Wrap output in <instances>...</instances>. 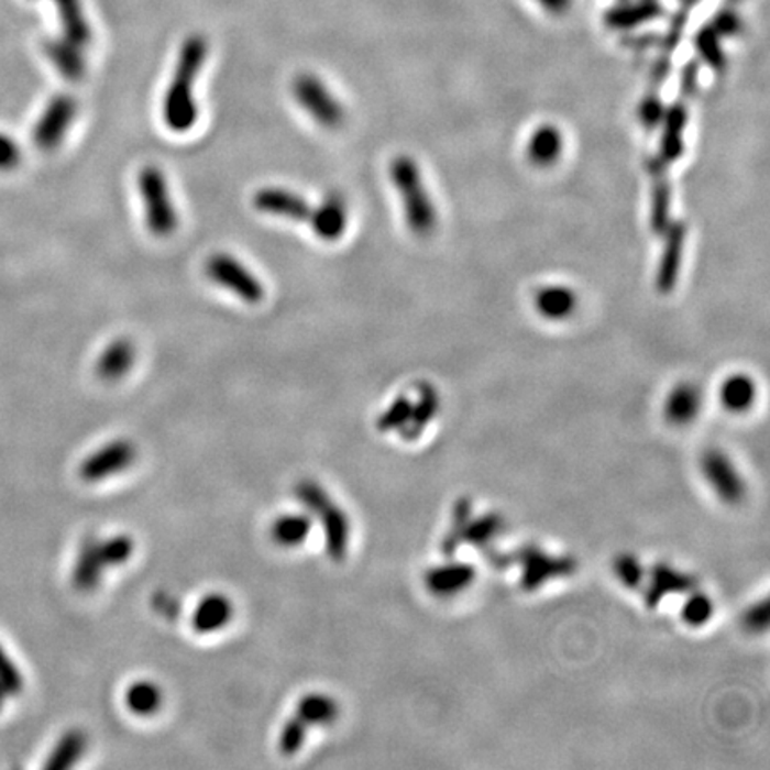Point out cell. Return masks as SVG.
Wrapping results in <instances>:
<instances>
[{
    "label": "cell",
    "instance_id": "6da1fadb",
    "mask_svg": "<svg viewBox=\"0 0 770 770\" xmlns=\"http://www.w3.org/2000/svg\"><path fill=\"white\" fill-rule=\"evenodd\" d=\"M207 52L209 45L200 34H193L188 40H184L179 59L175 65L174 79L169 82L163 102V118L169 131L183 134L191 131L193 125L197 123L198 108L193 90L195 80L200 76L206 63Z\"/></svg>",
    "mask_w": 770,
    "mask_h": 770
},
{
    "label": "cell",
    "instance_id": "7a4b0ae2",
    "mask_svg": "<svg viewBox=\"0 0 770 770\" xmlns=\"http://www.w3.org/2000/svg\"><path fill=\"white\" fill-rule=\"evenodd\" d=\"M391 180L404 204L405 221L416 235L432 234L437 227V209L425 188L424 175L410 155H398L391 163Z\"/></svg>",
    "mask_w": 770,
    "mask_h": 770
},
{
    "label": "cell",
    "instance_id": "3957f363",
    "mask_svg": "<svg viewBox=\"0 0 770 770\" xmlns=\"http://www.w3.org/2000/svg\"><path fill=\"white\" fill-rule=\"evenodd\" d=\"M485 557L496 569H507L510 565L521 568L519 585L525 592H536L544 587L546 583L559 578L571 576L576 573L578 562L573 557H554L540 550L539 546L527 544L513 551V553H498V551L485 550Z\"/></svg>",
    "mask_w": 770,
    "mask_h": 770
},
{
    "label": "cell",
    "instance_id": "277c9868",
    "mask_svg": "<svg viewBox=\"0 0 770 770\" xmlns=\"http://www.w3.org/2000/svg\"><path fill=\"white\" fill-rule=\"evenodd\" d=\"M296 499L323 528L324 550L334 562H343L350 548V519L330 494L315 480H301L295 488Z\"/></svg>",
    "mask_w": 770,
    "mask_h": 770
},
{
    "label": "cell",
    "instance_id": "5b68a950",
    "mask_svg": "<svg viewBox=\"0 0 770 770\" xmlns=\"http://www.w3.org/2000/svg\"><path fill=\"white\" fill-rule=\"evenodd\" d=\"M138 188L145 206L148 231L157 238H168L179 226L174 200L169 197L168 183L157 166H145L138 175Z\"/></svg>",
    "mask_w": 770,
    "mask_h": 770
},
{
    "label": "cell",
    "instance_id": "8992f818",
    "mask_svg": "<svg viewBox=\"0 0 770 770\" xmlns=\"http://www.w3.org/2000/svg\"><path fill=\"white\" fill-rule=\"evenodd\" d=\"M293 95L309 117L323 128L338 129L343 125L346 111L320 77L300 74L293 80Z\"/></svg>",
    "mask_w": 770,
    "mask_h": 770
},
{
    "label": "cell",
    "instance_id": "52a82bcc",
    "mask_svg": "<svg viewBox=\"0 0 770 770\" xmlns=\"http://www.w3.org/2000/svg\"><path fill=\"white\" fill-rule=\"evenodd\" d=\"M701 473L706 484L717 494V498L726 505L743 503L747 494L746 480L738 471L732 457L726 455L719 448H710L701 457Z\"/></svg>",
    "mask_w": 770,
    "mask_h": 770
},
{
    "label": "cell",
    "instance_id": "ba28073f",
    "mask_svg": "<svg viewBox=\"0 0 770 770\" xmlns=\"http://www.w3.org/2000/svg\"><path fill=\"white\" fill-rule=\"evenodd\" d=\"M206 275L212 283L240 296L246 304H258L264 298V286L234 255L215 254L206 263Z\"/></svg>",
    "mask_w": 770,
    "mask_h": 770
},
{
    "label": "cell",
    "instance_id": "9c48e42d",
    "mask_svg": "<svg viewBox=\"0 0 770 770\" xmlns=\"http://www.w3.org/2000/svg\"><path fill=\"white\" fill-rule=\"evenodd\" d=\"M77 102L70 95H56L34 125V143L40 151H54L62 145L72 122L76 120Z\"/></svg>",
    "mask_w": 770,
    "mask_h": 770
},
{
    "label": "cell",
    "instance_id": "30bf717a",
    "mask_svg": "<svg viewBox=\"0 0 770 770\" xmlns=\"http://www.w3.org/2000/svg\"><path fill=\"white\" fill-rule=\"evenodd\" d=\"M138 450L128 439H117L91 453L80 464V479L86 482H100L128 470L136 461Z\"/></svg>",
    "mask_w": 770,
    "mask_h": 770
},
{
    "label": "cell",
    "instance_id": "8fae6325",
    "mask_svg": "<svg viewBox=\"0 0 770 770\" xmlns=\"http://www.w3.org/2000/svg\"><path fill=\"white\" fill-rule=\"evenodd\" d=\"M694 588H697V580L692 574L669 564H657L649 571L648 585L640 592H644L646 606L657 608L666 597L689 594Z\"/></svg>",
    "mask_w": 770,
    "mask_h": 770
},
{
    "label": "cell",
    "instance_id": "7c38bea8",
    "mask_svg": "<svg viewBox=\"0 0 770 770\" xmlns=\"http://www.w3.org/2000/svg\"><path fill=\"white\" fill-rule=\"evenodd\" d=\"M475 565L465 562H447V564L433 565L424 574V583L427 591L436 597H455L475 583Z\"/></svg>",
    "mask_w": 770,
    "mask_h": 770
},
{
    "label": "cell",
    "instance_id": "4fadbf2b",
    "mask_svg": "<svg viewBox=\"0 0 770 770\" xmlns=\"http://www.w3.org/2000/svg\"><path fill=\"white\" fill-rule=\"evenodd\" d=\"M662 235H666V244H663L662 258L658 264L657 289L662 295H669L674 292L680 277L681 257L685 252L686 226L683 221H671Z\"/></svg>",
    "mask_w": 770,
    "mask_h": 770
},
{
    "label": "cell",
    "instance_id": "5bb4252c",
    "mask_svg": "<svg viewBox=\"0 0 770 770\" xmlns=\"http://www.w3.org/2000/svg\"><path fill=\"white\" fill-rule=\"evenodd\" d=\"M254 207L270 217L293 221H309L312 215L306 198L283 188H264L255 193Z\"/></svg>",
    "mask_w": 770,
    "mask_h": 770
},
{
    "label": "cell",
    "instance_id": "9a60e30c",
    "mask_svg": "<svg viewBox=\"0 0 770 770\" xmlns=\"http://www.w3.org/2000/svg\"><path fill=\"white\" fill-rule=\"evenodd\" d=\"M309 223L320 240L329 243L341 240L348 226L346 200L339 193H330L320 206L312 209Z\"/></svg>",
    "mask_w": 770,
    "mask_h": 770
},
{
    "label": "cell",
    "instance_id": "2e32d148",
    "mask_svg": "<svg viewBox=\"0 0 770 770\" xmlns=\"http://www.w3.org/2000/svg\"><path fill=\"white\" fill-rule=\"evenodd\" d=\"M649 177H651L649 221L654 234L662 235L671 223V183L666 172V163L660 157L649 161Z\"/></svg>",
    "mask_w": 770,
    "mask_h": 770
},
{
    "label": "cell",
    "instance_id": "e0dca14e",
    "mask_svg": "<svg viewBox=\"0 0 770 770\" xmlns=\"http://www.w3.org/2000/svg\"><path fill=\"white\" fill-rule=\"evenodd\" d=\"M703 407V393L691 382H683L669 391L663 402V418L672 427H686L700 416Z\"/></svg>",
    "mask_w": 770,
    "mask_h": 770
},
{
    "label": "cell",
    "instance_id": "ac0fdd59",
    "mask_svg": "<svg viewBox=\"0 0 770 770\" xmlns=\"http://www.w3.org/2000/svg\"><path fill=\"white\" fill-rule=\"evenodd\" d=\"M686 122H689V111H686L685 100H678L671 108L666 109L662 125V143H660V160L666 165L676 163L683 152H685Z\"/></svg>",
    "mask_w": 770,
    "mask_h": 770
},
{
    "label": "cell",
    "instance_id": "d6986e66",
    "mask_svg": "<svg viewBox=\"0 0 770 770\" xmlns=\"http://www.w3.org/2000/svg\"><path fill=\"white\" fill-rule=\"evenodd\" d=\"M234 614V606L226 594L212 592L200 600L197 608L193 612V629L200 635L212 634L223 626L229 625Z\"/></svg>",
    "mask_w": 770,
    "mask_h": 770
},
{
    "label": "cell",
    "instance_id": "ffe728a7",
    "mask_svg": "<svg viewBox=\"0 0 770 770\" xmlns=\"http://www.w3.org/2000/svg\"><path fill=\"white\" fill-rule=\"evenodd\" d=\"M534 307L540 318L548 321H565L574 315L578 307L576 293L571 287H540L534 296Z\"/></svg>",
    "mask_w": 770,
    "mask_h": 770
},
{
    "label": "cell",
    "instance_id": "44dd1931",
    "mask_svg": "<svg viewBox=\"0 0 770 770\" xmlns=\"http://www.w3.org/2000/svg\"><path fill=\"white\" fill-rule=\"evenodd\" d=\"M439 409H441V399H439L436 387L427 382H421L418 385V399L413 402L409 424L399 430V436L404 437L405 441L418 439L424 433L425 428L436 419Z\"/></svg>",
    "mask_w": 770,
    "mask_h": 770
},
{
    "label": "cell",
    "instance_id": "7402d4cb",
    "mask_svg": "<svg viewBox=\"0 0 770 770\" xmlns=\"http://www.w3.org/2000/svg\"><path fill=\"white\" fill-rule=\"evenodd\" d=\"M562 152H564V136L559 128H554L551 123H544L531 132L527 154L528 160L534 165L539 166V168L553 166L560 160Z\"/></svg>",
    "mask_w": 770,
    "mask_h": 770
},
{
    "label": "cell",
    "instance_id": "603a6c76",
    "mask_svg": "<svg viewBox=\"0 0 770 770\" xmlns=\"http://www.w3.org/2000/svg\"><path fill=\"white\" fill-rule=\"evenodd\" d=\"M134 362H136V346L129 339H117L103 350L95 370L102 381L114 382L128 375Z\"/></svg>",
    "mask_w": 770,
    "mask_h": 770
},
{
    "label": "cell",
    "instance_id": "cb8c5ba5",
    "mask_svg": "<svg viewBox=\"0 0 770 770\" xmlns=\"http://www.w3.org/2000/svg\"><path fill=\"white\" fill-rule=\"evenodd\" d=\"M57 8V14L62 20L63 36L77 47L86 48L94 38L91 25L86 16L82 0H52Z\"/></svg>",
    "mask_w": 770,
    "mask_h": 770
},
{
    "label": "cell",
    "instance_id": "d4e9b609",
    "mask_svg": "<svg viewBox=\"0 0 770 770\" xmlns=\"http://www.w3.org/2000/svg\"><path fill=\"white\" fill-rule=\"evenodd\" d=\"M43 48H45L48 62L56 66V70L65 79H82V76L86 74V59L85 54H82L85 48L77 47V45L65 38L48 40L43 45Z\"/></svg>",
    "mask_w": 770,
    "mask_h": 770
},
{
    "label": "cell",
    "instance_id": "484cf974",
    "mask_svg": "<svg viewBox=\"0 0 770 770\" xmlns=\"http://www.w3.org/2000/svg\"><path fill=\"white\" fill-rule=\"evenodd\" d=\"M106 564L99 553V540H86L77 557L74 569V583L82 592H91L99 587L106 573Z\"/></svg>",
    "mask_w": 770,
    "mask_h": 770
},
{
    "label": "cell",
    "instance_id": "4316f807",
    "mask_svg": "<svg viewBox=\"0 0 770 770\" xmlns=\"http://www.w3.org/2000/svg\"><path fill=\"white\" fill-rule=\"evenodd\" d=\"M757 384L751 376L735 373L721 385L719 398L724 409L733 414L746 413L757 399Z\"/></svg>",
    "mask_w": 770,
    "mask_h": 770
},
{
    "label": "cell",
    "instance_id": "83f0119b",
    "mask_svg": "<svg viewBox=\"0 0 770 770\" xmlns=\"http://www.w3.org/2000/svg\"><path fill=\"white\" fill-rule=\"evenodd\" d=\"M296 715L307 726H324V724L336 723L339 717V705L334 697L321 692H312L301 697L296 706Z\"/></svg>",
    "mask_w": 770,
    "mask_h": 770
},
{
    "label": "cell",
    "instance_id": "f1b7e54d",
    "mask_svg": "<svg viewBox=\"0 0 770 770\" xmlns=\"http://www.w3.org/2000/svg\"><path fill=\"white\" fill-rule=\"evenodd\" d=\"M505 530V519L499 514H485V516L471 517L465 525L462 542L475 546L479 550H488V546Z\"/></svg>",
    "mask_w": 770,
    "mask_h": 770
},
{
    "label": "cell",
    "instance_id": "f546056e",
    "mask_svg": "<svg viewBox=\"0 0 770 770\" xmlns=\"http://www.w3.org/2000/svg\"><path fill=\"white\" fill-rule=\"evenodd\" d=\"M310 528H312V521L309 516L289 514V516L278 517L277 521L273 522L272 537L283 548H296L304 544V540L309 537Z\"/></svg>",
    "mask_w": 770,
    "mask_h": 770
},
{
    "label": "cell",
    "instance_id": "4dcf8cb0",
    "mask_svg": "<svg viewBox=\"0 0 770 770\" xmlns=\"http://www.w3.org/2000/svg\"><path fill=\"white\" fill-rule=\"evenodd\" d=\"M125 705L132 714L148 717L163 705V691L152 681H136L125 692Z\"/></svg>",
    "mask_w": 770,
    "mask_h": 770
},
{
    "label": "cell",
    "instance_id": "1f68e13d",
    "mask_svg": "<svg viewBox=\"0 0 770 770\" xmlns=\"http://www.w3.org/2000/svg\"><path fill=\"white\" fill-rule=\"evenodd\" d=\"M471 517H473L471 499H457L453 516H451L450 530L447 531V536L442 537L441 542V551L447 554L448 559H451L461 544H464L462 537H464L465 525L470 522Z\"/></svg>",
    "mask_w": 770,
    "mask_h": 770
},
{
    "label": "cell",
    "instance_id": "d6a6232c",
    "mask_svg": "<svg viewBox=\"0 0 770 770\" xmlns=\"http://www.w3.org/2000/svg\"><path fill=\"white\" fill-rule=\"evenodd\" d=\"M715 614V603L706 592L691 591L685 603L681 606V619L691 628H701L712 620Z\"/></svg>",
    "mask_w": 770,
    "mask_h": 770
},
{
    "label": "cell",
    "instance_id": "836d02e7",
    "mask_svg": "<svg viewBox=\"0 0 770 770\" xmlns=\"http://www.w3.org/2000/svg\"><path fill=\"white\" fill-rule=\"evenodd\" d=\"M85 749V733L79 732V729L66 733L65 737L62 738V743L57 744L56 751H54L51 761L47 763L48 769H66V767L74 766L82 757Z\"/></svg>",
    "mask_w": 770,
    "mask_h": 770
},
{
    "label": "cell",
    "instance_id": "e575fe53",
    "mask_svg": "<svg viewBox=\"0 0 770 770\" xmlns=\"http://www.w3.org/2000/svg\"><path fill=\"white\" fill-rule=\"evenodd\" d=\"M413 414V399L407 396H398L393 404L376 419L378 432H399L409 424Z\"/></svg>",
    "mask_w": 770,
    "mask_h": 770
},
{
    "label": "cell",
    "instance_id": "d590c367",
    "mask_svg": "<svg viewBox=\"0 0 770 770\" xmlns=\"http://www.w3.org/2000/svg\"><path fill=\"white\" fill-rule=\"evenodd\" d=\"M99 553L106 568L125 564L134 553V540L129 536H114L99 540Z\"/></svg>",
    "mask_w": 770,
    "mask_h": 770
},
{
    "label": "cell",
    "instance_id": "8d00e7d4",
    "mask_svg": "<svg viewBox=\"0 0 770 770\" xmlns=\"http://www.w3.org/2000/svg\"><path fill=\"white\" fill-rule=\"evenodd\" d=\"M614 573L629 591H640L646 580V569L635 554L623 553L614 560Z\"/></svg>",
    "mask_w": 770,
    "mask_h": 770
},
{
    "label": "cell",
    "instance_id": "74e56055",
    "mask_svg": "<svg viewBox=\"0 0 770 770\" xmlns=\"http://www.w3.org/2000/svg\"><path fill=\"white\" fill-rule=\"evenodd\" d=\"M307 737V724L295 715L292 719L284 724V728L280 729V735H278V749L286 757H293L296 752L300 751L306 743Z\"/></svg>",
    "mask_w": 770,
    "mask_h": 770
},
{
    "label": "cell",
    "instance_id": "f35d334b",
    "mask_svg": "<svg viewBox=\"0 0 770 770\" xmlns=\"http://www.w3.org/2000/svg\"><path fill=\"white\" fill-rule=\"evenodd\" d=\"M663 114H666V106H663L660 95H658L657 91H651V94L640 102V122L644 123V128L648 129V131H653L654 128H658V125L662 123Z\"/></svg>",
    "mask_w": 770,
    "mask_h": 770
},
{
    "label": "cell",
    "instance_id": "ab89813d",
    "mask_svg": "<svg viewBox=\"0 0 770 770\" xmlns=\"http://www.w3.org/2000/svg\"><path fill=\"white\" fill-rule=\"evenodd\" d=\"M744 626L752 634H763L769 628V602L761 600L744 614Z\"/></svg>",
    "mask_w": 770,
    "mask_h": 770
},
{
    "label": "cell",
    "instance_id": "60d3db41",
    "mask_svg": "<svg viewBox=\"0 0 770 770\" xmlns=\"http://www.w3.org/2000/svg\"><path fill=\"white\" fill-rule=\"evenodd\" d=\"M20 160H22V152H20L16 142H13L6 134H0V169L8 172V169L16 168Z\"/></svg>",
    "mask_w": 770,
    "mask_h": 770
},
{
    "label": "cell",
    "instance_id": "b9f144b4",
    "mask_svg": "<svg viewBox=\"0 0 770 770\" xmlns=\"http://www.w3.org/2000/svg\"><path fill=\"white\" fill-rule=\"evenodd\" d=\"M155 610L160 612L161 616L168 619H177L180 614V603L174 596H169L166 592H157L152 600Z\"/></svg>",
    "mask_w": 770,
    "mask_h": 770
}]
</instances>
